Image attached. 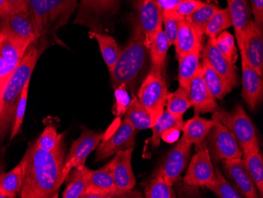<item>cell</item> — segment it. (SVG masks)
Here are the masks:
<instances>
[{"label": "cell", "mask_w": 263, "mask_h": 198, "mask_svg": "<svg viewBox=\"0 0 263 198\" xmlns=\"http://www.w3.org/2000/svg\"><path fill=\"white\" fill-rule=\"evenodd\" d=\"M65 155L63 144L55 150L44 151L35 143L28 148L22 158L23 181L22 198H55L65 181Z\"/></svg>", "instance_id": "obj_1"}, {"label": "cell", "mask_w": 263, "mask_h": 198, "mask_svg": "<svg viewBox=\"0 0 263 198\" xmlns=\"http://www.w3.org/2000/svg\"><path fill=\"white\" fill-rule=\"evenodd\" d=\"M41 51L39 42L29 45L22 61L9 77L0 93V142L11 130L22 90L30 81Z\"/></svg>", "instance_id": "obj_2"}, {"label": "cell", "mask_w": 263, "mask_h": 198, "mask_svg": "<svg viewBox=\"0 0 263 198\" xmlns=\"http://www.w3.org/2000/svg\"><path fill=\"white\" fill-rule=\"evenodd\" d=\"M134 29L133 36L126 47L121 51L110 73L114 88L120 85L131 88L145 65L149 54L148 47L143 32L137 26Z\"/></svg>", "instance_id": "obj_3"}, {"label": "cell", "mask_w": 263, "mask_h": 198, "mask_svg": "<svg viewBox=\"0 0 263 198\" xmlns=\"http://www.w3.org/2000/svg\"><path fill=\"white\" fill-rule=\"evenodd\" d=\"M36 29V41L64 26L78 6V0H27ZM35 41V42H36Z\"/></svg>", "instance_id": "obj_4"}, {"label": "cell", "mask_w": 263, "mask_h": 198, "mask_svg": "<svg viewBox=\"0 0 263 198\" xmlns=\"http://www.w3.org/2000/svg\"><path fill=\"white\" fill-rule=\"evenodd\" d=\"M212 119L221 122L231 131L242 150L259 149L255 127L242 106L236 105L230 112L217 109Z\"/></svg>", "instance_id": "obj_5"}, {"label": "cell", "mask_w": 263, "mask_h": 198, "mask_svg": "<svg viewBox=\"0 0 263 198\" xmlns=\"http://www.w3.org/2000/svg\"><path fill=\"white\" fill-rule=\"evenodd\" d=\"M215 121V120H214ZM208 149L214 160L242 158L243 150L231 131L221 122L215 121L206 137Z\"/></svg>", "instance_id": "obj_6"}, {"label": "cell", "mask_w": 263, "mask_h": 198, "mask_svg": "<svg viewBox=\"0 0 263 198\" xmlns=\"http://www.w3.org/2000/svg\"><path fill=\"white\" fill-rule=\"evenodd\" d=\"M134 26L143 32L147 47L162 26V10L156 0H134Z\"/></svg>", "instance_id": "obj_7"}, {"label": "cell", "mask_w": 263, "mask_h": 198, "mask_svg": "<svg viewBox=\"0 0 263 198\" xmlns=\"http://www.w3.org/2000/svg\"><path fill=\"white\" fill-rule=\"evenodd\" d=\"M168 93L162 74L151 70L139 89L137 99L147 110L160 116L166 103Z\"/></svg>", "instance_id": "obj_8"}, {"label": "cell", "mask_w": 263, "mask_h": 198, "mask_svg": "<svg viewBox=\"0 0 263 198\" xmlns=\"http://www.w3.org/2000/svg\"><path fill=\"white\" fill-rule=\"evenodd\" d=\"M82 130L81 136L72 143L69 154L65 158L63 169L65 180L71 170L85 166L87 158L92 151L97 149L104 137L103 132L89 131L85 127H83Z\"/></svg>", "instance_id": "obj_9"}, {"label": "cell", "mask_w": 263, "mask_h": 198, "mask_svg": "<svg viewBox=\"0 0 263 198\" xmlns=\"http://www.w3.org/2000/svg\"><path fill=\"white\" fill-rule=\"evenodd\" d=\"M29 47V44L0 32V93Z\"/></svg>", "instance_id": "obj_10"}, {"label": "cell", "mask_w": 263, "mask_h": 198, "mask_svg": "<svg viewBox=\"0 0 263 198\" xmlns=\"http://www.w3.org/2000/svg\"><path fill=\"white\" fill-rule=\"evenodd\" d=\"M0 32L26 44L36 41V29L31 13L14 10L0 20Z\"/></svg>", "instance_id": "obj_11"}, {"label": "cell", "mask_w": 263, "mask_h": 198, "mask_svg": "<svg viewBox=\"0 0 263 198\" xmlns=\"http://www.w3.org/2000/svg\"><path fill=\"white\" fill-rule=\"evenodd\" d=\"M134 148L119 151L110 161L112 174L119 197L129 196L136 185L135 176L132 168V156Z\"/></svg>", "instance_id": "obj_12"}, {"label": "cell", "mask_w": 263, "mask_h": 198, "mask_svg": "<svg viewBox=\"0 0 263 198\" xmlns=\"http://www.w3.org/2000/svg\"><path fill=\"white\" fill-rule=\"evenodd\" d=\"M137 130L125 119L120 127L108 138H103L97 147V161L102 160L116 154L119 151L134 148Z\"/></svg>", "instance_id": "obj_13"}, {"label": "cell", "mask_w": 263, "mask_h": 198, "mask_svg": "<svg viewBox=\"0 0 263 198\" xmlns=\"http://www.w3.org/2000/svg\"><path fill=\"white\" fill-rule=\"evenodd\" d=\"M87 184L88 189L81 198L119 197L110 162L96 171L87 168Z\"/></svg>", "instance_id": "obj_14"}, {"label": "cell", "mask_w": 263, "mask_h": 198, "mask_svg": "<svg viewBox=\"0 0 263 198\" xmlns=\"http://www.w3.org/2000/svg\"><path fill=\"white\" fill-rule=\"evenodd\" d=\"M192 145L181 140L170 152L155 174H159L168 184L173 186L187 166Z\"/></svg>", "instance_id": "obj_15"}, {"label": "cell", "mask_w": 263, "mask_h": 198, "mask_svg": "<svg viewBox=\"0 0 263 198\" xmlns=\"http://www.w3.org/2000/svg\"><path fill=\"white\" fill-rule=\"evenodd\" d=\"M222 161L224 174L238 193L243 197H259L256 186L242 158Z\"/></svg>", "instance_id": "obj_16"}, {"label": "cell", "mask_w": 263, "mask_h": 198, "mask_svg": "<svg viewBox=\"0 0 263 198\" xmlns=\"http://www.w3.org/2000/svg\"><path fill=\"white\" fill-rule=\"evenodd\" d=\"M214 169L206 147H200L191 159L184 182L193 187L206 186L214 179Z\"/></svg>", "instance_id": "obj_17"}, {"label": "cell", "mask_w": 263, "mask_h": 198, "mask_svg": "<svg viewBox=\"0 0 263 198\" xmlns=\"http://www.w3.org/2000/svg\"><path fill=\"white\" fill-rule=\"evenodd\" d=\"M201 56L202 60L208 62L217 73L226 79L232 88L238 86L239 79L236 67L218 49L216 38H208L206 45L202 48Z\"/></svg>", "instance_id": "obj_18"}, {"label": "cell", "mask_w": 263, "mask_h": 198, "mask_svg": "<svg viewBox=\"0 0 263 198\" xmlns=\"http://www.w3.org/2000/svg\"><path fill=\"white\" fill-rule=\"evenodd\" d=\"M243 51L248 63L258 72L263 74V29L250 20L243 33Z\"/></svg>", "instance_id": "obj_19"}, {"label": "cell", "mask_w": 263, "mask_h": 198, "mask_svg": "<svg viewBox=\"0 0 263 198\" xmlns=\"http://www.w3.org/2000/svg\"><path fill=\"white\" fill-rule=\"evenodd\" d=\"M120 0H81L75 23L95 26L103 17L115 14Z\"/></svg>", "instance_id": "obj_20"}, {"label": "cell", "mask_w": 263, "mask_h": 198, "mask_svg": "<svg viewBox=\"0 0 263 198\" xmlns=\"http://www.w3.org/2000/svg\"><path fill=\"white\" fill-rule=\"evenodd\" d=\"M240 52L241 56L243 82L241 95L249 109L254 111L262 100V76H260L252 65L248 63L243 51H240Z\"/></svg>", "instance_id": "obj_21"}, {"label": "cell", "mask_w": 263, "mask_h": 198, "mask_svg": "<svg viewBox=\"0 0 263 198\" xmlns=\"http://www.w3.org/2000/svg\"><path fill=\"white\" fill-rule=\"evenodd\" d=\"M187 93L192 107H194L195 113L214 112L218 109L216 98L211 94L202 78V65L191 81Z\"/></svg>", "instance_id": "obj_22"}, {"label": "cell", "mask_w": 263, "mask_h": 198, "mask_svg": "<svg viewBox=\"0 0 263 198\" xmlns=\"http://www.w3.org/2000/svg\"><path fill=\"white\" fill-rule=\"evenodd\" d=\"M202 39L189 21L186 17L181 19L179 24L177 38L174 44L175 45L177 58L179 59L184 55L192 52L196 48L202 47Z\"/></svg>", "instance_id": "obj_23"}, {"label": "cell", "mask_w": 263, "mask_h": 198, "mask_svg": "<svg viewBox=\"0 0 263 198\" xmlns=\"http://www.w3.org/2000/svg\"><path fill=\"white\" fill-rule=\"evenodd\" d=\"M229 11L234 26L235 36L238 47L243 49V33L250 19V8L248 0H227Z\"/></svg>", "instance_id": "obj_24"}, {"label": "cell", "mask_w": 263, "mask_h": 198, "mask_svg": "<svg viewBox=\"0 0 263 198\" xmlns=\"http://www.w3.org/2000/svg\"><path fill=\"white\" fill-rule=\"evenodd\" d=\"M214 122L215 121L214 119L210 120L204 119L200 117L199 114H196L193 119L184 122L181 130L183 131L181 140L191 145L196 144L199 147L201 144L204 142L205 139Z\"/></svg>", "instance_id": "obj_25"}, {"label": "cell", "mask_w": 263, "mask_h": 198, "mask_svg": "<svg viewBox=\"0 0 263 198\" xmlns=\"http://www.w3.org/2000/svg\"><path fill=\"white\" fill-rule=\"evenodd\" d=\"M159 116L142 105L137 97L130 101L125 114V119L137 131L152 129Z\"/></svg>", "instance_id": "obj_26"}, {"label": "cell", "mask_w": 263, "mask_h": 198, "mask_svg": "<svg viewBox=\"0 0 263 198\" xmlns=\"http://www.w3.org/2000/svg\"><path fill=\"white\" fill-rule=\"evenodd\" d=\"M202 47L179 58L178 81L181 88L187 91L192 80L196 76L201 64L199 59Z\"/></svg>", "instance_id": "obj_27"}, {"label": "cell", "mask_w": 263, "mask_h": 198, "mask_svg": "<svg viewBox=\"0 0 263 198\" xmlns=\"http://www.w3.org/2000/svg\"><path fill=\"white\" fill-rule=\"evenodd\" d=\"M170 47L171 44L162 28L155 34V38L149 46V54L152 62L151 70L163 74L165 58Z\"/></svg>", "instance_id": "obj_28"}, {"label": "cell", "mask_w": 263, "mask_h": 198, "mask_svg": "<svg viewBox=\"0 0 263 198\" xmlns=\"http://www.w3.org/2000/svg\"><path fill=\"white\" fill-rule=\"evenodd\" d=\"M202 78L209 91L214 97L218 100L224 98L232 91V87L219 74L217 73L211 65L202 60Z\"/></svg>", "instance_id": "obj_29"}, {"label": "cell", "mask_w": 263, "mask_h": 198, "mask_svg": "<svg viewBox=\"0 0 263 198\" xmlns=\"http://www.w3.org/2000/svg\"><path fill=\"white\" fill-rule=\"evenodd\" d=\"M245 167L253 179L259 196H263V159L259 149H250L243 151L242 156Z\"/></svg>", "instance_id": "obj_30"}, {"label": "cell", "mask_w": 263, "mask_h": 198, "mask_svg": "<svg viewBox=\"0 0 263 198\" xmlns=\"http://www.w3.org/2000/svg\"><path fill=\"white\" fill-rule=\"evenodd\" d=\"M89 36L90 38L97 40L98 42L103 60L110 73L113 70L120 54L116 41L112 37L96 30L90 31Z\"/></svg>", "instance_id": "obj_31"}, {"label": "cell", "mask_w": 263, "mask_h": 198, "mask_svg": "<svg viewBox=\"0 0 263 198\" xmlns=\"http://www.w3.org/2000/svg\"><path fill=\"white\" fill-rule=\"evenodd\" d=\"M67 186L63 194V198H80L88 189L87 184V168H73L66 178Z\"/></svg>", "instance_id": "obj_32"}, {"label": "cell", "mask_w": 263, "mask_h": 198, "mask_svg": "<svg viewBox=\"0 0 263 198\" xmlns=\"http://www.w3.org/2000/svg\"><path fill=\"white\" fill-rule=\"evenodd\" d=\"M183 125H184L183 116H177V115H173L168 111H163L152 128L153 135L151 138V142H152V146L153 147L159 146L161 136L165 131L171 129V128H176V129L181 131Z\"/></svg>", "instance_id": "obj_33"}, {"label": "cell", "mask_w": 263, "mask_h": 198, "mask_svg": "<svg viewBox=\"0 0 263 198\" xmlns=\"http://www.w3.org/2000/svg\"><path fill=\"white\" fill-rule=\"evenodd\" d=\"M24 164L21 160L18 165L7 173L0 172V190L8 196L14 198L19 195L23 181Z\"/></svg>", "instance_id": "obj_34"}, {"label": "cell", "mask_w": 263, "mask_h": 198, "mask_svg": "<svg viewBox=\"0 0 263 198\" xmlns=\"http://www.w3.org/2000/svg\"><path fill=\"white\" fill-rule=\"evenodd\" d=\"M206 188L220 198H241L233 185L226 179L219 169H214V179L206 185Z\"/></svg>", "instance_id": "obj_35"}, {"label": "cell", "mask_w": 263, "mask_h": 198, "mask_svg": "<svg viewBox=\"0 0 263 198\" xmlns=\"http://www.w3.org/2000/svg\"><path fill=\"white\" fill-rule=\"evenodd\" d=\"M217 6L214 4H205L196 12L186 17L189 21L192 26L196 29L197 33L201 38L204 35L205 29L208 22L211 20L215 13L219 10Z\"/></svg>", "instance_id": "obj_36"}, {"label": "cell", "mask_w": 263, "mask_h": 198, "mask_svg": "<svg viewBox=\"0 0 263 198\" xmlns=\"http://www.w3.org/2000/svg\"><path fill=\"white\" fill-rule=\"evenodd\" d=\"M233 26L228 8L219 9L208 22L204 34L208 38H216L224 29Z\"/></svg>", "instance_id": "obj_37"}, {"label": "cell", "mask_w": 263, "mask_h": 198, "mask_svg": "<svg viewBox=\"0 0 263 198\" xmlns=\"http://www.w3.org/2000/svg\"><path fill=\"white\" fill-rule=\"evenodd\" d=\"M166 111L177 116H183L186 111L192 107L187 91L177 88L174 93H168L166 99Z\"/></svg>", "instance_id": "obj_38"}, {"label": "cell", "mask_w": 263, "mask_h": 198, "mask_svg": "<svg viewBox=\"0 0 263 198\" xmlns=\"http://www.w3.org/2000/svg\"><path fill=\"white\" fill-rule=\"evenodd\" d=\"M144 193L147 198H174L176 196L172 186L168 184L158 174H155L154 178L146 185Z\"/></svg>", "instance_id": "obj_39"}, {"label": "cell", "mask_w": 263, "mask_h": 198, "mask_svg": "<svg viewBox=\"0 0 263 198\" xmlns=\"http://www.w3.org/2000/svg\"><path fill=\"white\" fill-rule=\"evenodd\" d=\"M63 134H59L53 125H47L35 145L44 151H53L63 144Z\"/></svg>", "instance_id": "obj_40"}, {"label": "cell", "mask_w": 263, "mask_h": 198, "mask_svg": "<svg viewBox=\"0 0 263 198\" xmlns=\"http://www.w3.org/2000/svg\"><path fill=\"white\" fill-rule=\"evenodd\" d=\"M216 46L221 54L235 64L237 60V51L235 45V38L230 32H221L216 38Z\"/></svg>", "instance_id": "obj_41"}, {"label": "cell", "mask_w": 263, "mask_h": 198, "mask_svg": "<svg viewBox=\"0 0 263 198\" xmlns=\"http://www.w3.org/2000/svg\"><path fill=\"white\" fill-rule=\"evenodd\" d=\"M30 81L26 84V86L22 90L21 94L20 99H19L18 103H17V109H16L15 115H14V122L11 127L10 131V140H13V138L18 134L20 131L21 127L23 122L25 113H26V106H27L28 95H29V88Z\"/></svg>", "instance_id": "obj_42"}, {"label": "cell", "mask_w": 263, "mask_h": 198, "mask_svg": "<svg viewBox=\"0 0 263 198\" xmlns=\"http://www.w3.org/2000/svg\"><path fill=\"white\" fill-rule=\"evenodd\" d=\"M206 3L202 2L200 0H184L181 4H179L174 10L169 12H163L164 14H169L177 19H184L191 14L196 12V10L204 6Z\"/></svg>", "instance_id": "obj_43"}, {"label": "cell", "mask_w": 263, "mask_h": 198, "mask_svg": "<svg viewBox=\"0 0 263 198\" xmlns=\"http://www.w3.org/2000/svg\"><path fill=\"white\" fill-rule=\"evenodd\" d=\"M115 97L116 102H115L114 113L118 117H121L125 115L127 107L131 101L127 91L126 85H120L115 88Z\"/></svg>", "instance_id": "obj_44"}, {"label": "cell", "mask_w": 263, "mask_h": 198, "mask_svg": "<svg viewBox=\"0 0 263 198\" xmlns=\"http://www.w3.org/2000/svg\"><path fill=\"white\" fill-rule=\"evenodd\" d=\"M181 19L173 17L169 14L162 13V26H164V32L166 35L170 44L174 45L178 32L179 24Z\"/></svg>", "instance_id": "obj_45"}, {"label": "cell", "mask_w": 263, "mask_h": 198, "mask_svg": "<svg viewBox=\"0 0 263 198\" xmlns=\"http://www.w3.org/2000/svg\"><path fill=\"white\" fill-rule=\"evenodd\" d=\"M252 4L254 22L258 27L263 29V0H250Z\"/></svg>", "instance_id": "obj_46"}, {"label": "cell", "mask_w": 263, "mask_h": 198, "mask_svg": "<svg viewBox=\"0 0 263 198\" xmlns=\"http://www.w3.org/2000/svg\"><path fill=\"white\" fill-rule=\"evenodd\" d=\"M160 6L163 12H169L174 10L179 4H181L184 0H156Z\"/></svg>", "instance_id": "obj_47"}, {"label": "cell", "mask_w": 263, "mask_h": 198, "mask_svg": "<svg viewBox=\"0 0 263 198\" xmlns=\"http://www.w3.org/2000/svg\"><path fill=\"white\" fill-rule=\"evenodd\" d=\"M14 10L22 12L31 13L27 0H7Z\"/></svg>", "instance_id": "obj_48"}, {"label": "cell", "mask_w": 263, "mask_h": 198, "mask_svg": "<svg viewBox=\"0 0 263 198\" xmlns=\"http://www.w3.org/2000/svg\"><path fill=\"white\" fill-rule=\"evenodd\" d=\"M179 134H180V130L171 128L165 131L161 136V138L163 139L165 142L173 143L178 139Z\"/></svg>", "instance_id": "obj_49"}, {"label": "cell", "mask_w": 263, "mask_h": 198, "mask_svg": "<svg viewBox=\"0 0 263 198\" xmlns=\"http://www.w3.org/2000/svg\"><path fill=\"white\" fill-rule=\"evenodd\" d=\"M14 10L7 0H0V20Z\"/></svg>", "instance_id": "obj_50"}, {"label": "cell", "mask_w": 263, "mask_h": 198, "mask_svg": "<svg viewBox=\"0 0 263 198\" xmlns=\"http://www.w3.org/2000/svg\"><path fill=\"white\" fill-rule=\"evenodd\" d=\"M0 198H8V196L4 192L0 190Z\"/></svg>", "instance_id": "obj_51"}]
</instances>
